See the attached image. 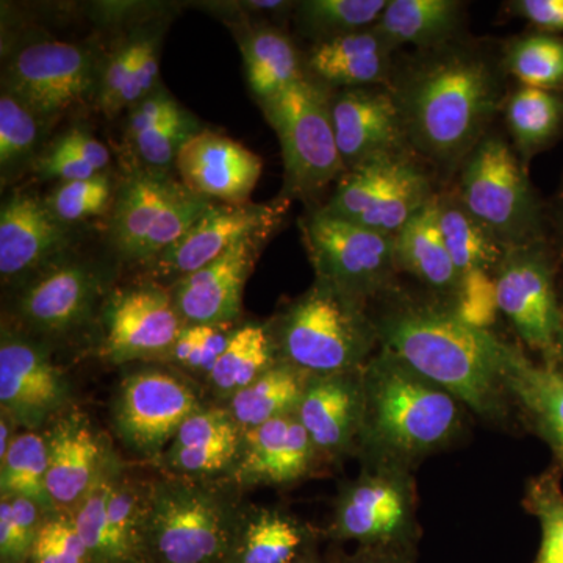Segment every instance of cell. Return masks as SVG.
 <instances>
[{"label": "cell", "mask_w": 563, "mask_h": 563, "mask_svg": "<svg viewBox=\"0 0 563 563\" xmlns=\"http://www.w3.org/2000/svg\"><path fill=\"white\" fill-rule=\"evenodd\" d=\"M503 44L463 35L396 60L388 90L407 143L431 172L459 173L509 98Z\"/></svg>", "instance_id": "cell-1"}, {"label": "cell", "mask_w": 563, "mask_h": 563, "mask_svg": "<svg viewBox=\"0 0 563 563\" xmlns=\"http://www.w3.org/2000/svg\"><path fill=\"white\" fill-rule=\"evenodd\" d=\"M373 314L379 347L415 373L451 393L477 417L503 421L507 396L501 376L504 340L459 320L442 299H420L396 290Z\"/></svg>", "instance_id": "cell-2"}, {"label": "cell", "mask_w": 563, "mask_h": 563, "mask_svg": "<svg viewBox=\"0 0 563 563\" xmlns=\"http://www.w3.org/2000/svg\"><path fill=\"white\" fill-rule=\"evenodd\" d=\"M361 443L369 463H415L451 446L463 432V404L385 350L362 369Z\"/></svg>", "instance_id": "cell-3"}, {"label": "cell", "mask_w": 563, "mask_h": 563, "mask_svg": "<svg viewBox=\"0 0 563 563\" xmlns=\"http://www.w3.org/2000/svg\"><path fill=\"white\" fill-rule=\"evenodd\" d=\"M284 362L310 376L361 372L379 346L368 302L317 280L273 332Z\"/></svg>", "instance_id": "cell-4"}, {"label": "cell", "mask_w": 563, "mask_h": 563, "mask_svg": "<svg viewBox=\"0 0 563 563\" xmlns=\"http://www.w3.org/2000/svg\"><path fill=\"white\" fill-rule=\"evenodd\" d=\"M457 174L463 207L504 250L544 240L542 206L528 169L499 133L488 132Z\"/></svg>", "instance_id": "cell-5"}, {"label": "cell", "mask_w": 563, "mask_h": 563, "mask_svg": "<svg viewBox=\"0 0 563 563\" xmlns=\"http://www.w3.org/2000/svg\"><path fill=\"white\" fill-rule=\"evenodd\" d=\"M331 95L306 76L258 102L279 139L284 198L312 201L346 173L333 132Z\"/></svg>", "instance_id": "cell-6"}, {"label": "cell", "mask_w": 563, "mask_h": 563, "mask_svg": "<svg viewBox=\"0 0 563 563\" xmlns=\"http://www.w3.org/2000/svg\"><path fill=\"white\" fill-rule=\"evenodd\" d=\"M213 203L169 173L135 165L117 188L110 211V244L122 261L154 262L179 242Z\"/></svg>", "instance_id": "cell-7"}, {"label": "cell", "mask_w": 563, "mask_h": 563, "mask_svg": "<svg viewBox=\"0 0 563 563\" xmlns=\"http://www.w3.org/2000/svg\"><path fill=\"white\" fill-rule=\"evenodd\" d=\"M435 195L431 168L407 150L347 169L320 210L395 236Z\"/></svg>", "instance_id": "cell-8"}, {"label": "cell", "mask_w": 563, "mask_h": 563, "mask_svg": "<svg viewBox=\"0 0 563 563\" xmlns=\"http://www.w3.org/2000/svg\"><path fill=\"white\" fill-rule=\"evenodd\" d=\"M317 280L369 302L395 288V236L331 217L318 209L301 221Z\"/></svg>", "instance_id": "cell-9"}, {"label": "cell", "mask_w": 563, "mask_h": 563, "mask_svg": "<svg viewBox=\"0 0 563 563\" xmlns=\"http://www.w3.org/2000/svg\"><path fill=\"white\" fill-rule=\"evenodd\" d=\"M410 472L393 463H369L340 495L333 518L335 537L366 548L417 550L420 526Z\"/></svg>", "instance_id": "cell-10"}, {"label": "cell", "mask_w": 563, "mask_h": 563, "mask_svg": "<svg viewBox=\"0 0 563 563\" xmlns=\"http://www.w3.org/2000/svg\"><path fill=\"white\" fill-rule=\"evenodd\" d=\"M101 70L87 47L60 40L31 41L11 55L3 91L41 121L55 120L98 95Z\"/></svg>", "instance_id": "cell-11"}, {"label": "cell", "mask_w": 563, "mask_h": 563, "mask_svg": "<svg viewBox=\"0 0 563 563\" xmlns=\"http://www.w3.org/2000/svg\"><path fill=\"white\" fill-rule=\"evenodd\" d=\"M501 314L529 350L554 365L562 328V299L555 287L553 257L547 242L512 247L493 274Z\"/></svg>", "instance_id": "cell-12"}, {"label": "cell", "mask_w": 563, "mask_h": 563, "mask_svg": "<svg viewBox=\"0 0 563 563\" xmlns=\"http://www.w3.org/2000/svg\"><path fill=\"white\" fill-rule=\"evenodd\" d=\"M288 207L290 199L284 196L268 203L228 206L214 202L179 242L152 262V266L161 276L179 280L217 261L243 240L272 236L284 221Z\"/></svg>", "instance_id": "cell-13"}, {"label": "cell", "mask_w": 563, "mask_h": 563, "mask_svg": "<svg viewBox=\"0 0 563 563\" xmlns=\"http://www.w3.org/2000/svg\"><path fill=\"white\" fill-rule=\"evenodd\" d=\"M150 520L155 548L166 563H209L224 548L220 507L209 495L187 485L158 490Z\"/></svg>", "instance_id": "cell-14"}, {"label": "cell", "mask_w": 563, "mask_h": 563, "mask_svg": "<svg viewBox=\"0 0 563 563\" xmlns=\"http://www.w3.org/2000/svg\"><path fill=\"white\" fill-rule=\"evenodd\" d=\"M198 410V399L177 377L143 372L122 384L117 422L125 442L140 453L155 454Z\"/></svg>", "instance_id": "cell-15"}, {"label": "cell", "mask_w": 563, "mask_h": 563, "mask_svg": "<svg viewBox=\"0 0 563 563\" xmlns=\"http://www.w3.org/2000/svg\"><path fill=\"white\" fill-rule=\"evenodd\" d=\"M173 295L155 285L118 291L106 310L103 351L114 363L169 351L184 329Z\"/></svg>", "instance_id": "cell-16"}, {"label": "cell", "mask_w": 563, "mask_h": 563, "mask_svg": "<svg viewBox=\"0 0 563 563\" xmlns=\"http://www.w3.org/2000/svg\"><path fill=\"white\" fill-rule=\"evenodd\" d=\"M180 181L217 203H250L263 162L244 144L220 132L199 131L181 146L176 166Z\"/></svg>", "instance_id": "cell-17"}, {"label": "cell", "mask_w": 563, "mask_h": 563, "mask_svg": "<svg viewBox=\"0 0 563 563\" xmlns=\"http://www.w3.org/2000/svg\"><path fill=\"white\" fill-rule=\"evenodd\" d=\"M269 239L243 240L217 261L180 277L173 299L181 320L187 324H232L242 312L244 287Z\"/></svg>", "instance_id": "cell-18"}, {"label": "cell", "mask_w": 563, "mask_h": 563, "mask_svg": "<svg viewBox=\"0 0 563 563\" xmlns=\"http://www.w3.org/2000/svg\"><path fill=\"white\" fill-rule=\"evenodd\" d=\"M331 114L346 172L377 155L410 150L401 113L388 87L332 92Z\"/></svg>", "instance_id": "cell-19"}, {"label": "cell", "mask_w": 563, "mask_h": 563, "mask_svg": "<svg viewBox=\"0 0 563 563\" xmlns=\"http://www.w3.org/2000/svg\"><path fill=\"white\" fill-rule=\"evenodd\" d=\"M70 243L69 225L35 192L14 191L0 209V274L3 282L60 261Z\"/></svg>", "instance_id": "cell-20"}, {"label": "cell", "mask_w": 563, "mask_h": 563, "mask_svg": "<svg viewBox=\"0 0 563 563\" xmlns=\"http://www.w3.org/2000/svg\"><path fill=\"white\" fill-rule=\"evenodd\" d=\"M362 369L310 376L296 417L318 454L339 457L361 443L365 404Z\"/></svg>", "instance_id": "cell-21"}, {"label": "cell", "mask_w": 563, "mask_h": 563, "mask_svg": "<svg viewBox=\"0 0 563 563\" xmlns=\"http://www.w3.org/2000/svg\"><path fill=\"white\" fill-rule=\"evenodd\" d=\"M99 295L101 277L92 266L60 258L21 292L18 312L41 332H69L90 317Z\"/></svg>", "instance_id": "cell-22"}, {"label": "cell", "mask_w": 563, "mask_h": 563, "mask_svg": "<svg viewBox=\"0 0 563 563\" xmlns=\"http://www.w3.org/2000/svg\"><path fill=\"white\" fill-rule=\"evenodd\" d=\"M65 383L33 344L3 333L0 346V402L11 420L38 428L65 401Z\"/></svg>", "instance_id": "cell-23"}, {"label": "cell", "mask_w": 563, "mask_h": 563, "mask_svg": "<svg viewBox=\"0 0 563 563\" xmlns=\"http://www.w3.org/2000/svg\"><path fill=\"white\" fill-rule=\"evenodd\" d=\"M501 376L507 396L563 470V369L533 362L523 350L504 342Z\"/></svg>", "instance_id": "cell-24"}, {"label": "cell", "mask_w": 563, "mask_h": 563, "mask_svg": "<svg viewBox=\"0 0 563 563\" xmlns=\"http://www.w3.org/2000/svg\"><path fill=\"white\" fill-rule=\"evenodd\" d=\"M395 52L374 27L321 41L306 55V76L328 90L387 87L395 68Z\"/></svg>", "instance_id": "cell-25"}, {"label": "cell", "mask_w": 563, "mask_h": 563, "mask_svg": "<svg viewBox=\"0 0 563 563\" xmlns=\"http://www.w3.org/2000/svg\"><path fill=\"white\" fill-rule=\"evenodd\" d=\"M199 131L198 121L161 85L129 109L124 139L139 161L136 165L169 173L181 146Z\"/></svg>", "instance_id": "cell-26"}, {"label": "cell", "mask_w": 563, "mask_h": 563, "mask_svg": "<svg viewBox=\"0 0 563 563\" xmlns=\"http://www.w3.org/2000/svg\"><path fill=\"white\" fill-rule=\"evenodd\" d=\"M317 455L296 413L285 415L247 431L239 474L255 484H291L312 472Z\"/></svg>", "instance_id": "cell-27"}, {"label": "cell", "mask_w": 563, "mask_h": 563, "mask_svg": "<svg viewBox=\"0 0 563 563\" xmlns=\"http://www.w3.org/2000/svg\"><path fill=\"white\" fill-rule=\"evenodd\" d=\"M395 246L398 269L424 285L433 298L446 302L453 299L461 274L440 231L437 195L396 233Z\"/></svg>", "instance_id": "cell-28"}, {"label": "cell", "mask_w": 563, "mask_h": 563, "mask_svg": "<svg viewBox=\"0 0 563 563\" xmlns=\"http://www.w3.org/2000/svg\"><path fill=\"white\" fill-rule=\"evenodd\" d=\"M465 22V3L457 0H388L374 29L395 51H426L466 35Z\"/></svg>", "instance_id": "cell-29"}, {"label": "cell", "mask_w": 563, "mask_h": 563, "mask_svg": "<svg viewBox=\"0 0 563 563\" xmlns=\"http://www.w3.org/2000/svg\"><path fill=\"white\" fill-rule=\"evenodd\" d=\"M46 487L58 506L80 503L95 485L101 448L95 433L81 421L66 420L52 433Z\"/></svg>", "instance_id": "cell-30"}, {"label": "cell", "mask_w": 563, "mask_h": 563, "mask_svg": "<svg viewBox=\"0 0 563 563\" xmlns=\"http://www.w3.org/2000/svg\"><path fill=\"white\" fill-rule=\"evenodd\" d=\"M236 421L224 410H201L191 415L174 437V468L190 474L220 472L239 451Z\"/></svg>", "instance_id": "cell-31"}, {"label": "cell", "mask_w": 563, "mask_h": 563, "mask_svg": "<svg viewBox=\"0 0 563 563\" xmlns=\"http://www.w3.org/2000/svg\"><path fill=\"white\" fill-rule=\"evenodd\" d=\"M504 120L521 163L553 146L563 133V91L520 85L504 103Z\"/></svg>", "instance_id": "cell-32"}, {"label": "cell", "mask_w": 563, "mask_h": 563, "mask_svg": "<svg viewBox=\"0 0 563 563\" xmlns=\"http://www.w3.org/2000/svg\"><path fill=\"white\" fill-rule=\"evenodd\" d=\"M240 46L247 81L258 102L279 95L306 77V68L290 36L273 25L252 29Z\"/></svg>", "instance_id": "cell-33"}, {"label": "cell", "mask_w": 563, "mask_h": 563, "mask_svg": "<svg viewBox=\"0 0 563 563\" xmlns=\"http://www.w3.org/2000/svg\"><path fill=\"white\" fill-rule=\"evenodd\" d=\"M440 231L455 269L495 274L506 250L490 232L463 207L454 190L437 191Z\"/></svg>", "instance_id": "cell-34"}, {"label": "cell", "mask_w": 563, "mask_h": 563, "mask_svg": "<svg viewBox=\"0 0 563 563\" xmlns=\"http://www.w3.org/2000/svg\"><path fill=\"white\" fill-rule=\"evenodd\" d=\"M310 374L287 362H277L258 379L235 393L233 420L247 431L285 415L296 413Z\"/></svg>", "instance_id": "cell-35"}, {"label": "cell", "mask_w": 563, "mask_h": 563, "mask_svg": "<svg viewBox=\"0 0 563 563\" xmlns=\"http://www.w3.org/2000/svg\"><path fill=\"white\" fill-rule=\"evenodd\" d=\"M276 342L273 332L262 324H246L233 329L224 351L209 373L214 388L239 393L268 372L274 362Z\"/></svg>", "instance_id": "cell-36"}, {"label": "cell", "mask_w": 563, "mask_h": 563, "mask_svg": "<svg viewBox=\"0 0 563 563\" xmlns=\"http://www.w3.org/2000/svg\"><path fill=\"white\" fill-rule=\"evenodd\" d=\"M388 0H306L295 3L296 24L314 43L366 31L377 24Z\"/></svg>", "instance_id": "cell-37"}, {"label": "cell", "mask_w": 563, "mask_h": 563, "mask_svg": "<svg viewBox=\"0 0 563 563\" xmlns=\"http://www.w3.org/2000/svg\"><path fill=\"white\" fill-rule=\"evenodd\" d=\"M507 74L526 87L563 91V36L533 32L503 44Z\"/></svg>", "instance_id": "cell-38"}, {"label": "cell", "mask_w": 563, "mask_h": 563, "mask_svg": "<svg viewBox=\"0 0 563 563\" xmlns=\"http://www.w3.org/2000/svg\"><path fill=\"white\" fill-rule=\"evenodd\" d=\"M44 122L10 92L0 96V173L2 185L21 176L40 157Z\"/></svg>", "instance_id": "cell-39"}, {"label": "cell", "mask_w": 563, "mask_h": 563, "mask_svg": "<svg viewBox=\"0 0 563 563\" xmlns=\"http://www.w3.org/2000/svg\"><path fill=\"white\" fill-rule=\"evenodd\" d=\"M0 463L2 495L22 496L40 507L52 504L46 487L49 466V444L46 440L33 432L14 437Z\"/></svg>", "instance_id": "cell-40"}, {"label": "cell", "mask_w": 563, "mask_h": 563, "mask_svg": "<svg viewBox=\"0 0 563 563\" xmlns=\"http://www.w3.org/2000/svg\"><path fill=\"white\" fill-rule=\"evenodd\" d=\"M563 470L551 463L526 483L523 507L539 520V553L533 563H563Z\"/></svg>", "instance_id": "cell-41"}, {"label": "cell", "mask_w": 563, "mask_h": 563, "mask_svg": "<svg viewBox=\"0 0 563 563\" xmlns=\"http://www.w3.org/2000/svg\"><path fill=\"white\" fill-rule=\"evenodd\" d=\"M303 547L306 532L301 526L285 515L265 512L247 526L242 563H292Z\"/></svg>", "instance_id": "cell-42"}, {"label": "cell", "mask_w": 563, "mask_h": 563, "mask_svg": "<svg viewBox=\"0 0 563 563\" xmlns=\"http://www.w3.org/2000/svg\"><path fill=\"white\" fill-rule=\"evenodd\" d=\"M150 36L151 33L141 32L125 40L113 51L101 69L98 101L106 117H117L122 110L132 109L139 103L135 90L136 68Z\"/></svg>", "instance_id": "cell-43"}, {"label": "cell", "mask_w": 563, "mask_h": 563, "mask_svg": "<svg viewBox=\"0 0 563 563\" xmlns=\"http://www.w3.org/2000/svg\"><path fill=\"white\" fill-rule=\"evenodd\" d=\"M114 196L113 181L102 173L90 179L60 181L44 201L55 218L70 228L77 222L110 214Z\"/></svg>", "instance_id": "cell-44"}, {"label": "cell", "mask_w": 563, "mask_h": 563, "mask_svg": "<svg viewBox=\"0 0 563 563\" xmlns=\"http://www.w3.org/2000/svg\"><path fill=\"white\" fill-rule=\"evenodd\" d=\"M38 504L22 496L2 495L0 503V554L3 562H21L32 554L41 526Z\"/></svg>", "instance_id": "cell-45"}, {"label": "cell", "mask_w": 563, "mask_h": 563, "mask_svg": "<svg viewBox=\"0 0 563 563\" xmlns=\"http://www.w3.org/2000/svg\"><path fill=\"white\" fill-rule=\"evenodd\" d=\"M448 303L459 320L477 331H490L501 313L495 277L485 272L463 274L457 291Z\"/></svg>", "instance_id": "cell-46"}, {"label": "cell", "mask_w": 563, "mask_h": 563, "mask_svg": "<svg viewBox=\"0 0 563 563\" xmlns=\"http://www.w3.org/2000/svg\"><path fill=\"white\" fill-rule=\"evenodd\" d=\"M109 481L98 477L90 492L80 501L74 523L87 544L91 559L103 563H120L106 515V493Z\"/></svg>", "instance_id": "cell-47"}, {"label": "cell", "mask_w": 563, "mask_h": 563, "mask_svg": "<svg viewBox=\"0 0 563 563\" xmlns=\"http://www.w3.org/2000/svg\"><path fill=\"white\" fill-rule=\"evenodd\" d=\"M232 332V324L184 325L172 347L174 361L185 368L209 374Z\"/></svg>", "instance_id": "cell-48"}, {"label": "cell", "mask_w": 563, "mask_h": 563, "mask_svg": "<svg viewBox=\"0 0 563 563\" xmlns=\"http://www.w3.org/2000/svg\"><path fill=\"white\" fill-rule=\"evenodd\" d=\"M106 515L118 561L132 558L139 542L140 507L135 493L124 485L107 484Z\"/></svg>", "instance_id": "cell-49"}, {"label": "cell", "mask_w": 563, "mask_h": 563, "mask_svg": "<svg viewBox=\"0 0 563 563\" xmlns=\"http://www.w3.org/2000/svg\"><path fill=\"white\" fill-rule=\"evenodd\" d=\"M32 559L35 563H87L91 558L73 518H55L41 526Z\"/></svg>", "instance_id": "cell-50"}, {"label": "cell", "mask_w": 563, "mask_h": 563, "mask_svg": "<svg viewBox=\"0 0 563 563\" xmlns=\"http://www.w3.org/2000/svg\"><path fill=\"white\" fill-rule=\"evenodd\" d=\"M33 168L43 179L60 181L90 179L101 174L96 172L63 135L58 136L46 151L41 152Z\"/></svg>", "instance_id": "cell-51"}, {"label": "cell", "mask_w": 563, "mask_h": 563, "mask_svg": "<svg viewBox=\"0 0 563 563\" xmlns=\"http://www.w3.org/2000/svg\"><path fill=\"white\" fill-rule=\"evenodd\" d=\"M509 10L539 32L551 35L563 32V0H515L509 3Z\"/></svg>", "instance_id": "cell-52"}, {"label": "cell", "mask_w": 563, "mask_h": 563, "mask_svg": "<svg viewBox=\"0 0 563 563\" xmlns=\"http://www.w3.org/2000/svg\"><path fill=\"white\" fill-rule=\"evenodd\" d=\"M415 550H399V548H366L361 547L343 563H413Z\"/></svg>", "instance_id": "cell-53"}, {"label": "cell", "mask_w": 563, "mask_h": 563, "mask_svg": "<svg viewBox=\"0 0 563 563\" xmlns=\"http://www.w3.org/2000/svg\"><path fill=\"white\" fill-rule=\"evenodd\" d=\"M10 433V422L7 421L5 418H2V424H0V459L7 454L11 442H13Z\"/></svg>", "instance_id": "cell-54"}, {"label": "cell", "mask_w": 563, "mask_h": 563, "mask_svg": "<svg viewBox=\"0 0 563 563\" xmlns=\"http://www.w3.org/2000/svg\"><path fill=\"white\" fill-rule=\"evenodd\" d=\"M554 366H559V368L563 369V299H562V328H561V332H559L558 350H555Z\"/></svg>", "instance_id": "cell-55"}, {"label": "cell", "mask_w": 563, "mask_h": 563, "mask_svg": "<svg viewBox=\"0 0 563 563\" xmlns=\"http://www.w3.org/2000/svg\"><path fill=\"white\" fill-rule=\"evenodd\" d=\"M292 563H320L317 561V559L312 558V555L309 554H301L298 559H296Z\"/></svg>", "instance_id": "cell-56"}, {"label": "cell", "mask_w": 563, "mask_h": 563, "mask_svg": "<svg viewBox=\"0 0 563 563\" xmlns=\"http://www.w3.org/2000/svg\"><path fill=\"white\" fill-rule=\"evenodd\" d=\"M561 231H562V240H563V192L561 199Z\"/></svg>", "instance_id": "cell-57"}]
</instances>
